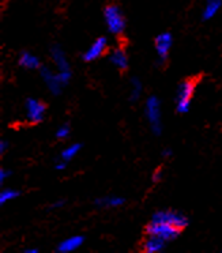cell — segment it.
<instances>
[{"label": "cell", "mask_w": 222, "mask_h": 253, "mask_svg": "<svg viewBox=\"0 0 222 253\" xmlns=\"http://www.w3.org/2000/svg\"><path fill=\"white\" fill-rule=\"evenodd\" d=\"M181 231L183 230L180 227L172 225L169 222H164V220L151 219L149 222V225L146 226V233L149 236L160 237V238H162L164 241L167 242L175 241L180 236Z\"/></svg>", "instance_id": "obj_1"}, {"label": "cell", "mask_w": 222, "mask_h": 253, "mask_svg": "<svg viewBox=\"0 0 222 253\" xmlns=\"http://www.w3.org/2000/svg\"><path fill=\"white\" fill-rule=\"evenodd\" d=\"M144 116L150 126L153 133L160 135L162 132V113H161V101L156 95H151L146 99L144 104Z\"/></svg>", "instance_id": "obj_2"}, {"label": "cell", "mask_w": 222, "mask_h": 253, "mask_svg": "<svg viewBox=\"0 0 222 253\" xmlns=\"http://www.w3.org/2000/svg\"><path fill=\"white\" fill-rule=\"evenodd\" d=\"M104 21H105L108 32L113 36H120L126 30V18L123 15L122 8L116 4H109L104 10Z\"/></svg>", "instance_id": "obj_3"}, {"label": "cell", "mask_w": 222, "mask_h": 253, "mask_svg": "<svg viewBox=\"0 0 222 253\" xmlns=\"http://www.w3.org/2000/svg\"><path fill=\"white\" fill-rule=\"evenodd\" d=\"M50 59L55 63L56 66V72L60 78V81L63 82V84L66 86L68 84V82L71 81L72 78V71L71 66H70V61L67 59L64 50L61 49L59 45H53L50 48Z\"/></svg>", "instance_id": "obj_4"}, {"label": "cell", "mask_w": 222, "mask_h": 253, "mask_svg": "<svg viewBox=\"0 0 222 253\" xmlns=\"http://www.w3.org/2000/svg\"><path fill=\"white\" fill-rule=\"evenodd\" d=\"M195 86H196V81L192 78H189L178 84V91H176V110L178 113H188L189 112Z\"/></svg>", "instance_id": "obj_5"}, {"label": "cell", "mask_w": 222, "mask_h": 253, "mask_svg": "<svg viewBox=\"0 0 222 253\" xmlns=\"http://www.w3.org/2000/svg\"><path fill=\"white\" fill-rule=\"evenodd\" d=\"M46 106L44 102H41L40 99L28 98L25 102V115L29 123L32 124H39L44 120Z\"/></svg>", "instance_id": "obj_6"}, {"label": "cell", "mask_w": 222, "mask_h": 253, "mask_svg": "<svg viewBox=\"0 0 222 253\" xmlns=\"http://www.w3.org/2000/svg\"><path fill=\"white\" fill-rule=\"evenodd\" d=\"M151 219H157V220H164V222H169L172 225L178 226L180 227L181 230H184L187 226H188V218L185 216L181 212L178 211H175V210H158L156 211Z\"/></svg>", "instance_id": "obj_7"}, {"label": "cell", "mask_w": 222, "mask_h": 253, "mask_svg": "<svg viewBox=\"0 0 222 253\" xmlns=\"http://www.w3.org/2000/svg\"><path fill=\"white\" fill-rule=\"evenodd\" d=\"M40 75L44 81L45 86L48 87V90L50 91V94L53 95H59V94L63 91V87L64 84L60 81V78L57 75V72H53L48 67H41L40 68Z\"/></svg>", "instance_id": "obj_8"}, {"label": "cell", "mask_w": 222, "mask_h": 253, "mask_svg": "<svg viewBox=\"0 0 222 253\" xmlns=\"http://www.w3.org/2000/svg\"><path fill=\"white\" fill-rule=\"evenodd\" d=\"M108 49V39L106 37H98L95 39L91 45H90L88 50L82 55V59L86 63H91L100 59L101 56L104 55Z\"/></svg>", "instance_id": "obj_9"}, {"label": "cell", "mask_w": 222, "mask_h": 253, "mask_svg": "<svg viewBox=\"0 0 222 253\" xmlns=\"http://www.w3.org/2000/svg\"><path fill=\"white\" fill-rule=\"evenodd\" d=\"M173 45V37L172 34L168 33H161L158 34L154 40V48H156V53L158 56L160 61H165L169 56V52L172 49Z\"/></svg>", "instance_id": "obj_10"}, {"label": "cell", "mask_w": 222, "mask_h": 253, "mask_svg": "<svg viewBox=\"0 0 222 253\" xmlns=\"http://www.w3.org/2000/svg\"><path fill=\"white\" fill-rule=\"evenodd\" d=\"M85 242V237L84 236H71L66 238V240H63V241L59 242V245L56 248V251L59 253H71L75 252V251H78L79 248L84 245Z\"/></svg>", "instance_id": "obj_11"}, {"label": "cell", "mask_w": 222, "mask_h": 253, "mask_svg": "<svg viewBox=\"0 0 222 253\" xmlns=\"http://www.w3.org/2000/svg\"><path fill=\"white\" fill-rule=\"evenodd\" d=\"M167 244L168 242L164 241L160 237L149 236L147 234V238L142 244V251L144 253H160L165 249Z\"/></svg>", "instance_id": "obj_12"}, {"label": "cell", "mask_w": 222, "mask_h": 253, "mask_svg": "<svg viewBox=\"0 0 222 253\" xmlns=\"http://www.w3.org/2000/svg\"><path fill=\"white\" fill-rule=\"evenodd\" d=\"M19 66L25 68V70H40L41 68V64H40V59L33 53H30V52H26V50H23L21 52V55H19Z\"/></svg>", "instance_id": "obj_13"}, {"label": "cell", "mask_w": 222, "mask_h": 253, "mask_svg": "<svg viewBox=\"0 0 222 253\" xmlns=\"http://www.w3.org/2000/svg\"><path fill=\"white\" fill-rule=\"evenodd\" d=\"M109 60L117 70H127L128 67V56L127 52L123 48H116L111 52Z\"/></svg>", "instance_id": "obj_14"}, {"label": "cell", "mask_w": 222, "mask_h": 253, "mask_svg": "<svg viewBox=\"0 0 222 253\" xmlns=\"http://www.w3.org/2000/svg\"><path fill=\"white\" fill-rule=\"evenodd\" d=\"M126 203L124 198L120 196H102V198L95 199L94 204L100 209H117L122 207Z\"/></svg>", "instance_id": "obj_15"}, {"label": "cell", "mask_w": 222, "mask_h": 253, "mask_svg": "<svg viewBox=\"0 0 222 253\" xmlns=\"http://www.w3.org/2000/svg\"><path fill=\"white\" fill-rule=\"evenodd\" d=\"M222 7V0H206V4L202 11V19L210 21L220 12Z\"/></svg>", "instance_id": "obj_16"}, {"label": "cell", "mask_w": 222, "mask_h": 253, "mask_svg": "<svg viewBox=\"0 0 222 253\" xmlns=\"http://www.w3.org/2000/svg\"><path fill=\"white\" fill-rule=\"evenodd\" d=\"M130 101H133V102H136L139 98H140V95H142V91H143V84L140 82V79L138 78H133L131 79V83H130Z\"/></svg>", "instance_id": "obj_17"}, {"label": "cell", "mask_w": 222, "mask_h": 253, "mask_svg": "<svg viewBox=\"0 0 222 253\" xmlns=\"http://www.w3.org/2000/svg\"><path fill=\"white\" fill-rule=\"evenodd\" d=\"M81 150H82V144L81 143L70 144V146H67L66 149L61 151L60 158L66 161V162H70V161L74 160V158L79 154Z\"/></svg>", "instance_id": "obj_18"}, {"label": "cell", "mask_w": 222, "mask_h": 253, "mask_svg": "<svg viewBox=\"0 0 222 253\" xmlns=\"http://www.w3.org/2000/svg\"><path fill=\"white\" fill-rule=\"evenodd\" d=\"M21 192L18 189L14 188H3L1 192H0V204H6L8 202H12L15 199L19 198Z\"/></svg>", "instance_id": "obj_19"}, {"label": "cell", "mask_w": 222, "mask_h": 253, "mask_svg": "<svg viewBox=\"0 0 222 253\" xmlns=\"http://www.w3.org/2000/svg\"><path fill=\"white\" fill-rule=\"evenodd\" d=\"M70 132H71V129H70V126L68 124H63L60 126L57 129H56L55 136L56 139H60V140H64L70 136Z\"/></svg>", "instance_id": "obj_20"}, {"label": "cell", "mask_w": 222, "mask_h": 253, "mask_svg": "<svg viewBox=\"0 0 222 253\" xmlns=\"http://www.w3.org/2000/svg\"><path fill=\"white\" fill-rule=\"evenodd\" d=\"M10 176H11V170H8L6 168H1L0 169V184H4V181Z\"/></svg>", "instance_id": "obj_21"}, {"label": "cell", "mask_w": 222, "mask_h": 253, "mask_svg": "<svg viewBox=\"0 0 222 253\" xmlns=\"http://www.w3.org/2000/svg\"><path fill=\"white\" fill-rule=\"evenodd\" d=\"M67 164H68V162H66V161L64 160H59L57 161V162H56V165H55V169L57 171H61V170H66V168H67Z\"/></svg>", "instance_id": "obj_22"}, {"label": "cell", "mask_w": 222, "mask_h": 253, "mask_svg": "<svg viewBox=\"0 0 222 253\" xmlns=\"http://www.w3.org/2000/svg\"><path fill=\"white\" fill-rule=\"evenodd\" d=\"M64 204H66V200H63V199H60V200H56V202H53V203L50 204L49 209H50V210L61 209V207H63Z\"/></svg>", "instance_id": "obj_23"}, {"label": "cell", "mask_w": 222, "mask_h": 253, "mask_svg": "<svg viewBox=\"0 0 222 253\" xmlns=\"http://www.w3.org/2000/svg\"><path fill=\"white\" fill-rule=\"evenodd\" d=\"M162 180V170L161 169H158L153 173V176H151V181L153 182H160Z\"/></svg>", "instance_id": "obj_24"}, {"label": "cell", "mask_w": 222, "mask_h": 253, "mask_svg": "<svg viewBox=\"0 0 222 253\" xmlns=\"http://www.w3.org/2000/svg\"><path fill=\"white\" fill-rule=\"evenodd\" d=\"M8 147H10V143H8L7 140H4V139H3V140L0 142V154H6V151Z\"/></svg>", "instance_id": "obj_25"}, {"label": "cell", "mask_w": 222, "mask_h": 253, "mask_svg": "<svg viewBox=\"0 0 222 253\" xmlns=\"http://www.w3.org/2000/svg\"><path fill=\"white\" fill-rule=\"evenodd\" d=\"M173 155V150L167 147V149L162 150V157H165V158H169V157H172Z\"/></svg>", "instance_id": "obj_26"}, {"label": "cell", "mask_w": 222, "mask_h": 253, "mask_svg": "<svg viewBox=\"0 0 222 253\" xmlns=\"http://www.w3.org/2000/svg\"><path fill=\"white\" fill-rule=\"evenodd\" d=\"M23 252L25 253H39V249H37V248H26Z\"/></svg>", "instance_id": "obj_27"}]
</instances>
